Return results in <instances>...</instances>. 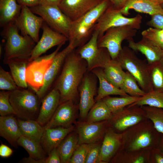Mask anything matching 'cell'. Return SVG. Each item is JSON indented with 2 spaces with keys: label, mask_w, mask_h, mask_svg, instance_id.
<instances>
[{
  "label": "cell",
  "mask_w": 163,
  "mask_h": 163,
  "mask_svg": "<svg viewBox=\"0 0 163 163\" xmlns=\"http://www.w3.org/2000/svg\"><path fill=\"white\" fill-rule=\"evenodd\" d=\"M13 150L7 145L1 144L0 145V156L3 158L10 156L13 153Z\"/></svg>",
  "instance_id": "cell-46"
},
{
  "label": "cell",
  "mask_w": 163,
  "mask_h": 163,
  "mask_svg": "<svg viewBox=\"0 0 163 163\" xmlns=\"http://www.w3.org/2000/svg\"><path fill=\"white\" fill-rule=\"evenodd\" d=\"M19 87L16 85L11 75L0 67V89L11 91Z\"/></svg>",
  "instance_id": "cell-40"
},
{
  "label": "cell",
  "mask_w": 163,
  "mask_h": 163,
  "mask_svg": "<svg viewBox=\"0 0 163 163\" xmlns=\"http://www.w3.org/2000/svg\"><path fill=\"white\" fill-rule=\"evenodd\" d=\"M137 30L129 25L110 28L98 38V46L106 49L111 58L116 59L122 48V41L133 38L136 36Z\"/></svg>",
  "instance_id": "cell-7"
},
{
  "label": "cell",
  "mask_w": 163,
  "mask_h": 163,
  "mask_svg": "<svg viewBox=\"0 0 163 163\" xmlns=\"http://www.w3.org/2000/svg\"><path fill=\"white\" fill-rule=\"evenodd\" d=\"M61 161L57 148H54L44 159V163H60Z\"/></svg>",
  "instance_id": "cell-45"
},
{
  "label": "cell",
  "mask_w": 163,
  "mask_h": 163,
  "mask_svg": "<svg viewBox=\"0 0 163 163\" xmlns=\"http://www.w3.org/2000/svg\"><path fill=\"white\" fill-rule=\"evenodd\" d=\"M158 135H153L147 130L141 131L133 136L128 148L131 151H135L148 147L154 142L159 143Z\"/></svg>",
  "instance_id": "cell-33"
},
{
  "label": "cell",
  "mask_w": 163,
  "mask_h": 163,
  "mask_svg": "<svg viewBox=\"0 0 163 163\" xmlns=\"http://www.w3.org/2000/svg\"><path fill=\"white\" fill-rule=\"evenodd\" d=\"M142 37L148 39L158 46L163 52V29L150 27L141 33Z\"/></svg>",
  "instance_id": "cell-39"
},
{
  "label": "cell",
  "mask_w": 163,
  "mask_h": 163,
  "mask_svg": "<svg viewBox=\"0 0 163 163\" xmlns=\"http://www.w3.org/2000/svg\"><path fill=\"white\" fill-rule=\"evenodd\" d=\"M132 9L151 16L157 13L163 14V9L160 5L152 0H127L120 11L124 15L127 16L130 14L129 10Z\"/></svg>",
  "instance_id": "cell-26"
},
{
  "label": "cell",
  "mask_w": 163,
  "mask_h": 163,
  "mask_svg": "<svg viewBox=\"0 0 163 163\" xmlns=\"http://www.w3.org/2000/svg\"><path fill=\"white\" fill-rule=\"evenodd\" d=\"M103 0H62L58 6L61 11L73 21L98 5Z\"/></svg>",
  "instance_id": "cell-17"
},
{
  "label": "cell",
  "mask_w": 163,
  "mask_h": 163,
  "mask_svg": "<svg viewBox=\"0 0 163 163\" xmlns=\"http://www.w3.org/2000/svg\"><path fill=\"white\" fill-rule=\"evenodd\" d=\"M21 6L17 0H0V26L14 23L20 14Z\"/></svg>",
  "instance_id": "cell-27"
},
{
  "label": "cell",
  "mask_w": 163,
  "mask_h": 163,
  "mask_svg": "<svg viewBox=\"0 0 163 163\" xmlns=\"http://www.w3.org/2000/svg\"><path fill=\"white\" fill-rule=\"evenodd\" d=\"M10 91L4 90L0 91V115L1 116L15 115L9 101Z\"/></svg>",
  "instance_id": "cell-41"
},
{
  "label": "cell",
  "mask_w": 163,
  "mask_h": 163,
  "mask_svg": "<svg viewBox=\"0 0 163 163\" xmlns=\"http://www.w3.org/2000/svg\"><path fill=\"white\" fill-rule=\"evenodd\" d=\"M18 3L21 6L24 5L29 8L39 5L38 0H17Z\"/></svg>",
  "instance_id": "cell-47"
},
{
  "label": "cell",
  "mask_w": 163,
  "mask_h": 163,
  "mask_svg": "<svg viewBox=\"0 0 163 163\" xmlns=\"http://www.w3.org/2000/svg\"><path fill=\"white\" fill-rule=\"evenodd\" d=\"M141 107L147 117L152 122L154 128L163 134V109L149 106Z\"/></svg>",
  "instance_id": "cell-37"
},
{
  "label": "cell",
  "mask_w": 163,
  "mask_h": 163,
  "mask_svg": "<svg viewBox=\"0 0 163 163\" xmlns=\"http://www.w3.org/2000/svg\"><path fill=\"white\" fill-rule=\"evenodd\" d=\"M105 123V121H101L78 122L76 127L78 144H88L98 141L103 134Z\"/></svg>",
  "instance_id": "cell-16"
},
{
  "label": "cell",
  "mask_w": 163,
  "mask_h": 163,
  "mask_svg": "<svg viewBox=\"0 0 163 163\" xmlns=\"http://www.w3.org/2000/svg\"><path fill=\"white\" fill-rule=\"evenodd\" d=\"M110 4L109 1L103 0L90 11L72 21L69 40L75 48L82 46L89 40L97 21Z\"/></svg>",
  "instance_id": "cell-2"
},
{
  "label": "cell",
  "mask_w": 163,
  "mask_h": 163,
  "mask_svg": "<svg viewBox=\"0 0 163 163\" xmlns=\"http://www.w3.org/2000/svg\"><path fill=\"white\" fill-rule=\"evenodd\" d=\"M101 145L94 142L88 144V148L85 163H100Z\"/></svg>",
  "instance_id": "cell-42"
},
{
  "label": "cell",
  "mask_w": 163,
  "mask_h": 163,
  "mask_svg": "<svg viewBox=\"0 0 163 163\" xmlns=\"http://www.w3.org/2000/svg\"><path fill=\"white\" fill-rule=\"evenodd\" d=\"M29 59L17 58L3 59V63L9 67L11 75L16 85L19 88H27L28 87L25 73Z\"/></svg>",
  "instance_id": "cell-24"
},
{
  "label": "cell",
  "mask_w": 163,
  "mask_h": 163,
  "mask_svg": "<svg viewBox=\"0 0 163 163\" xmlns=\"http://www.w3.org/2000/svg\"><path fill=\"white\" fill-rule=\"evenodd\" d=\"M41 28L43 30L42 36L33 50L29 62L39 57L51 48L64 44L69 40L66 36L53 30L45 22Z\"/></svg>",
  "instance_id": "cell-13"
},
{
  "label": "cell",
  "mask_w": 163,
  "mask_h": 163,
  "mask_svg": "<svg viewBox=\"0 0 163 163\" xmlns=\"http://www.w3.org/2000/svg\"><path fill=\"white\" fill-rule=\"evenodd\" d=\"M9 101L18 118L37 120L41 100L33 91L19 87L10 91Z\"/></svg>",
  "instance_id": "cell-4"
},
{
  "label": "cell",
  "mask_w": 163,
  "mask_h": 163,
  "mask_svg": "<svg viewBox=\"0 0 163 163\" xmlns=\"http://www.w3.org/2000/svg\"><path fill=\"white\" fill-rule=\"evenodd\" d=\"M107 78L116 87L121 88L125 78V72L117 59H111L103 68Z\"/></svg>",
  "instance_id": "cell-29"
},
{
  "label": "cell",
  "mask_w": 163,
  "mask_h": 163,
  "mask_svg": "<svg viewBox=\"0 0 163 163\" xmlns=\"http://www.w3.org/2000/svg\"><path fill=\"white\" fill-rule=\"evenodd\" d=\"M128 47L134 51H138L144 55L148 64H150L163 59V52L156 45L147 38L142 37L138 42L133 38L127 40Z\"/></svg>",
  "instance_id": "cell-20"
},
{
  "label": "cell",
  "mask_w": 163,
  "mask_h": 163,
  "mask_svg": "<svg viewBox=\"0 0 163 163\" xmlns=\"http://www.w3.org/2000/svg\"><path fill=\"white\" fill-rule=\"evenodd\" d=\"M151 16V18L147 22V24L150 27L163 29V14L157 13Z\"/></svg>",
  "instance_id": "cell-44"
},
{
  "label": "cell",
  "mask_w": 163,
  "mask_h": 163,
  "mask_svg": "<svg viewBox=\"0 0 163 163\" xmlns=\"http://www.w3.org/2000/svg\"><path fill=\"white\" fill-rule=\"evenodd\" d=\"M79 88V114L82 120H86L88 114L95 103L94 97L97 93V81L89 74L84 75Z\"/></svg>",
  "instance_id": "cell-12"
},
{
  "label": "cell",
  "mask_w": 163,
  "mask_h": 163,
  "mask_svg": "<svg viewBox=\"0 0 163 163\" xmlns=\"http://www.w3.org/2000/svg\"><path fill=\"white\" fill-rule=\"evenodd\" d=\"M22 136L18 119L12 115L0 117V136L5 139L14 147L17 142Z\"/></svg>",
  "instance_id": "cell-21"
},
{
  "label": "cell",
  "mask_w": 163,
  "mask_h": 163,
  "mask_svg": "<svg viewBox=\"0 0 163 163\" xmlns=\"http://www.w3.org/2000/svg\"><path fill=\"white\" fill-rule=\"evenodd\" d=\"M140 97L129 95L121 97H113L109 96L102 100L107 105L112 113L115 115L123 110L125 107L138 101Z\"/></svg>",
  "instance_id": "cell-31"
},
{
  "label": "cell",
  "mask_w": 163,
  "mask_h": 163,
  "mask_svg": "<svg viewBox=\"0 0 163 163\" xmlns=\"http://www.w3.org/2000/svg\"><path fill=\"white\" fill-rule=\"evenodd\" d=\"M88 148V144L78 145L69 163H85Z\"/></svg>",
  "instance_id": "cell-43"
},
{
  "label": "cell",
  "mask_w": 163,
  "mask_h": 163,
  "mask_svg": "<svg viewBox=\"0 0 163 163\" xmlns=\"http://www.w3.org/2000/svg\"><path fill=\"white\" fill-rule=\"evenodd\" d=\"M2 47L1 46V45H0V56L1 55H2Z\"/></svg>",
  "instance_id": "cell-55"
},
{
  "label": "cell",
  "mask_w": 163,
  "mask_h": 163,
  "mask_svg": "<svg viewBox=\"0 0 163 163\" xmlns=\"http://www.w3.org/2000/svg\"><path fill=\"white\" fill-rule=\"evenodd\" d=\"M122 137V134L116 133L111 129L106 131L101 145L100 163L110 160L119 148Z\"/></svg>",
  "instance_id": "cell-23"
},
{
  "label": "cell",
  "mask_w": 163,
  "mask_h": 163,
  "mask_svg": "<svg viewBox=\"0 0 163 163\" xmlns=\"http://www.w3.org/2000/svg\"><path fill=\"white\" fill-rule=\"evenodd\" d=\"M162 8L163 9V3L160 5Z\"/></svg>",
  "instance_id": "cell-56"
},
{
  "label": "cell",
  "mask_w": 163,
  "mask_h": 163,
  "mask_svg": "<svg viewBox=\"0 0 163 163\" xmlns=\"http://www.w3.org/2000/svg\"><path fill=\"white\" fill-rule=\"evenodd\" d=\"M149 106L163 109V92L153 90L128 106Z\"/></svg>",
  "instance_id": "cell-36"
},
{
  "label": "cell",
  "mask_w": 163,
  "mask_h": 163,
  "mask_svg": "<svg viewBox=\"0 0 163 163\" xmlns=\"http://www.w3.org/2000/svg\"><path fill=\"white\" fill-rule=\"evenodd\" d=\"M123 69L135 78L139 86L147 93L153 90L150 82L148 64L136 56L135 51L128 46L122 47L116 58Z\"/></svg>",
  "instance_id": "cell-5"
},
{
  "label": "cell",
  "mask_w": 163,
  "mask_h": 163,
  "mask_svg": "<svg viewBox=\"0 0 163 163\" xmlns=\"http://www.w3.org/2000/svg\"><path fill=\"white\" fill-rule=\"evenodd\" d=\"M29 8L34 13L41 17L50 27L69 39L72 21L58 6L38 5Z\"/></svg>",
  "instance_id": "cell-6"
},
{
  "label": "cell",
  "mask_w": 163,
  "mask_h": 163,
  "mask_svg": "<svg viewBox=\"0 0 163 163\" xmlns=\"http://www.w3.org/2000/svg\"><path fill=\"white\" fill-rule=\"evenodd\" d=\"M17 143L27 151L29 157L39 161L46 158L47 154L40 143L23 136L18 139Z\"/></svg>",
  "instance_id": "cell-32"
},
{
  "label": "cell",
  "mask_w": 163,
  "mask_h": 163,
  "mask_svg": "<svg viewBox=\"0 0 163 163\" xmlns=\"http://www.w3.org/2000/svg\"><path fill=\"white\" fill-rule=\"evenodd\" d=\"M144 161V158L143 157L140 156L134 160L133 162V163H143Z\"/></svg>",
  "instance_id": "cell-52"
},
{
  "label": "cell",
  "mask_w": 163,
  "mask_h": 163,
  "mask_svg": "<svg viewBox=\"0 0 163 163\" xmlns=\"http://www.w3.org/2000/svg\"><path fill=\"white\" fill-rule=\"evenodd\" d=\"M156 4L160 5L163 3V0H152Z\"/></svg>",
  "instance_id": "cell-54"
},
{
  "label": "cell",
  "mask_w": 163,
  "mask_h": 163,
  "mask_svg": "<svg viewBox=\"0 0 163 163\" xmlns=\"http://www.w3.org/2000/svg\"><path fill=\"white\" fill-rule=\"evenodd\" d=\"M137 82L133 76L127 71L125 72V78L120 89L130 96L138 97L143 96L146 93L140 88Z\"/></svg>",
  "instance_id": "cell-38"
},
{
  "label": "cell",
  "mask_w": 163,
  "mask_h": 163,
  "mask_svg": "<svg viewBox=\"0 0 163 163\" xmlns=\"http://www.w3.org/2000/svg\"><path fill=\"white\" fill-rule=\"evenodd\" d=\"M19 30L14 23L3 27L1 35L6 40L4 59L30 58L36 43L29 36L20 35Z\"/></svg>",
  "instance_id": "cell-3"
},
{
  "label": "cell",
  "mask_w": 163,
  "mask_h": 163,
  "mask_svg": "<svg viewBox=\"0 0 163 163\" xmlns=\"http://www.w3.org/2000/svg\"><path fill=\"white\" fill-rule=\"evenodd\" d=\"M61 44L51 54L37 58L29 62L26 70V78L30 88L37 93L42 87L45 74L53 58L61 46Z\"/></svg>",
  "instance_id": "cell-10"
},
{
  "label": "cell",
  "mask_w": 163,
  "mask_h": 163,
  "mask_svg": "<svg viewBox=\"0 0 163 163\" xmlns=\"http://www.w3.org/2000/svg\"><path fill=\"white\" fill-rule=\"evenodd\" d=\"M71 42L61 52L58 53L54 56L53 62L45 74L43 85L36 93L41 100L49 91L62 68L68 55L75 49Z\"/></svg>",
  "instance_id": "cell-14"
},
{
  "label": "cell",
  "mask_w": 163,
  "mask_h": 163,
  "mask_svg": "<svg viewBox=\"0 0 163 163\" xmlns=\"http://www.w3.org/2000/svg\"><path fill=\"white\" fill-rule=\"evenodd\" d=\"M91 71L97 78L99 81L97 95L95 100L96 102L110 95H119L122 96L129 95L109 81L104 75L103 68H96Z\"/></svg>",
  "instance_id": "cell-25"
},
{
  "label": "cell",
  "mask_w": 163,
  "mask_h": 163,
  "mask_svg": "<svg viewBox=\"0 0 163 163\" xmlns=\"http://www.w3.org/2000/svg\"><path fill=\"white\" fill-rule=\"evenodd\" d=\"M21 162L28 163H43V159L41 161L37 160L29 156L25 157L21 161Z\"/></svg>",
  "instance_id": "cell-51"
},
{
  "label": "cell",
  "mask_w": 163,
  "mask_h": 163,
  "mask_svg": "<svg viewBox=\"0 0 163 163\" xmlns=\"http://www.w3.org/2000/svg\"><path fill=\"white\" fill-rule=\"evenodd\" d=\"M60 95L57 89H53L42 99L37 120L44 126L51 119L60 104Z\"/></svg>",
  "instance_id": "cell-19"
},
{
  "label": "cell",
  "mask_w": 163,
  "mask_h": 163,
  "mask_svg": "<svg viewBox=\"0 0 163 163\" xmlns=\"http://www.w3.org/2000/svg\"><path fill=\"white\" fill-rule=\"evenodd\" d=\"M74 50L66 58L53 88L60 93V104L75 99L79 84L87 70L84 60Z\"/></svg>",
  "instance_id": "cell-1"
},
{
  "label": "cell",
  "mask_w": 163,
  "mask_h": 163,
  "mask_svg": "<svg viewBox=\"0 0 163 163\" xmlns=\"http://www.w3.org/2000/svg\"><path fill=\"white\" fill-rule=\"evenodd\" d=\"M136 106H128L120 112L113 115L117 116L113 123V126L119 131H123L139 123L142 119L141 113L143 110Z\"/></svg>",
  "instance_id": "cell-22"
},
{
  "label": "cell",
  "mask_w": 163,
  "mask_h": 163,
  "mask_svg": "<svg viewBox=\"0 0 163 163\" xmlns=\"http://www.w3.org/2000/svg\"><path fill=\"white\" fill-rule=\"evenodd\" d=\"M62 0H38L39 5L59 6Z\"/></svg>",
  "instance_id": "cell-49"
},
{
  "label": "cell",
  "mask_w": 163,
  "mask_h": 163,
  "mask_svg": "<svg viewBox=\"0 0 163 163\" xmlns=\"http://www.w3.org/2000/svg\"><path fill=\"white\" fill-rule=\"evenodd\" d=\"M99 35L98 32L94 30L88 42L81 46L77 52L86 61L88 71L97 68H104L111 59L106 49L98 47Z\"/></svg>",
  "instance_id": "cell-8"
},
{
  "label": "cell",
  "mask_w": 163,
  "mask_h": 163,
  "mask_svg": "<svg viewBox=\"0 0 163 163\" xmlns=\"http://www.w3.org/2000/svg\"><path fill=\"white\" fill-rule=\"evenodd\" d=\"M142 18L139 14L133 18L126 17L120 10L115 8L110 4L98 19L94 30L98 32L99 38L112 27L129 25L138 30L141 28Z\"/></svg>",
  "instance_id": "cell-9"
},
{
  "label": "cell",
  "mask_w": 163,
  "mask_h": 163,
  "mask_svg": "<svg viewBox=\"0 0 163 163\" xmlns=\"http://www.w3.org/2000/svg\"><path fill=\"white\" fill-rule=\"evenodd\" d=\"M115 9L120 10L124 6L127 0H107Z\"/></svg>",
  "instance_id": "cell-48"
},
{
  "label": "cell",
  "mask_w": 163,
  "mask_h": 163,
  "mask_svg": "<svg viewBox=\"0 0 163 163\" xmlns=\"http://www.w3.org/2000/svg\"><path fill=\"white\" fill-rule=\"evenodd\" d=\"M148 66L153 90L163 92V59Z\"/></svg>",
  "instance_id": "cell-35"
},
{
  "label": "cell",
  "mask_w": 163,
  "mask_h": 163,
  "mask_svg": "<svg viewBox=\"0 0 163 163\" xmlns=\"http://www.w3.org/2000/svg\"><path fill=\"white\" fill-rule=\"evenodd\" d=\"M44 22L41 17L35 14L28 7L22 5L21 12L14 22L21 35L29 36L37 43L39 32Z\"/></svg>",
  "instance_id": "cell-11"
},
{
  "label": "cell",
  "mask_w": 163,
  "mask_h": 163,
  "mask_svg": "<svg viewBox=\"0 0 163 163\" xmlns=\"http://www.w3.org/2000/svg\"><path fill=\"white\" fill-rule=\"evenodd\" d=\"M113 114L102 100L96 101L89 110L85 121L97 122L110 119Z\"/></svg>",
  "instance_id": "cell-34"
},
{
  "label": "cell",
  "mask_w": 163,
  "mask_h": 163,
  "mask_svg": "<svg viewBox=\"0 0 163 163\" xmlns=\"http://www.w3.org/2000/svg\"><path fill=\"white\" fill-rule=\"evenodd\" d=\"M77 109L73 101H68L60 104L44 127L52 128L72 126L76 119Z\"/></svg>",
  "instance_id": "cell-15"
},
{
  "label": "cell",
  "mask_w": 163,
  "mask_h": 163,
  "mask_svg": "<svg viewBox=\"0 0 163 163\" xmlns=\"http://www.w3.org/2000/svg\"><path fill=\"white\" fill-rule=\"evenodd\" d=\"M22 136L40 143L44 127L35 120L18 119Z\"/></svg>",
  "instance_id": "cell-28"
},
{
  "label": "cell",
  "mask_w": 163,
  "mask_h": 163,
  "mask_svg": "<svg viewBox=\"0 0 163 163\" xmlns=\"http://www.w3.org/2000/svg\"><path fill=\"white\" fill-rule=\"evenodd\" d=\"M78 143L77 134L74 132L69 134L61 142L57 147L61 163H69Z\"/></svg>",
  "instance_id": "cell-30"
},
{
  "label": "cell",
  "mask_w": 163,
  "mask_h": 163,
  "mask_svg": "<svg viewBox=\"0 0 163 163\" xmlns=\"http://www.w3.org/2000/svg\"><path fill=\"white\" fill-rule=\"evenodd\" d=\"M74 129L72 126L69 127H44L40 143L46 154L48 155L53 149L57 148Z\"/></svg>",
  "instance_id": "cell-18"
},
{
  "label": "cell",
  "mask_w": 163,
  "mask_h": 163,
  "mask_svg": "<svg viewBox=\"0 0 163 163\" xmlns=\"http://www.w3.org/2000/svg\"><path fill=\"white\" fill-rule=\"evenodd\" d=\"M154 155V161L157 163H163V153L159 149H156Z\"/></svg>",
  "instance_id": "cell-50"
},
{
  "label": "cell",
  "mask_w": 163,
  "mask_h": 163,
  "mask_svg": "<svg viewBox=\"0 0 163 163\" xmlns=\"http://www.w3.org/2000/svg\"><path fill=\"white\" fill-rule=\"evenodd\" d=\"M158 148L163 153V136L160 139Z\"/></svg>",
  "instance_id": "cell-53"
}]
</instances>
